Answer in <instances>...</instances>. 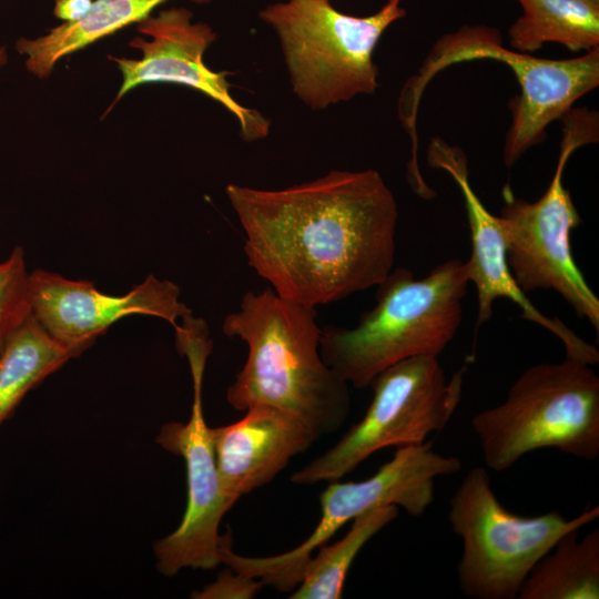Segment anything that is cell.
<instances>
[{"label":"cell","mask_w":599,"mask_h":599,"mask_svg":"<svg viewBox=\"0 0 599 599\" xmlns=\"http://www.w3.org/2000/svg\"><path fill=\"white\" fill-rule=\"evenodd\" d=\"M246 264L282 298L316 308L393 270L397 203L375 170L331 171L281 190L230 183Z\"/></svg>","instance_id":"obj_1"},{"label":"cell","mask_w":599,"mask_h":599,"mask_svg":"<svg viewBox=\"0 0 599 599\" xmlns=\"http://www.w3.org/2000/svg\"><path fill=\"white\" fill-rule=\"evenodd\" d=\"M316 309L290 302L267 287L246 292L223 332L247 346V357L226 389L236 410L255 405L283 409L318 438L338 430L351 410L349 384L321 355Z\"/></svg>","instance_id":"obj_2"},{"label":"cell","mask_w":599,"mask_h":599,"mask_svg":"<svg viewBox=\"0 0 599 599\" xmlns=\"http://www.w3.org/2000/svg\"><path fill=\"white\" fill-rule=\"evenodd\" d=\"M469 284L466 262L440 263L423 278L399 267L376 286V304L352 327L322 328L324 362L355 388L412 357L437 356L455 337Z\"/></svg>","instance_id":"obj_3"},{"label":"cell","mask_w":599,"mask_h":599,"mask_svg":"<svg viewBox=\"0 0 599 599\" xmlns=\"http://www.w3.org/2000/svg\"><path fill=\"white\" fill-rule=\"evenodd\" d=\"M484 461L506 471L522 456L555 448L585 460L599 455V377L566 357L522 372L506 399L471 418Z\"/></svg>","instance_id":"obj_4"},{"label":"cell","mask_w":599,"mask_h":599,"mask_svg":"<svg viewBox=\"0 0 599 599\" xmlns=\"http://www.w3.org/2000/svg\"><path fill=\"white\" fill-rule=\"evenodd\" d=\"M481 59L507 64L520 87V95L510 102L512 120L504 145L507 167L539 144L547 126L599 84V48L572 59H542L504 47L497 29L464 26L434 43L417 73L402 90L399 114L410 136L416 135L419 102L430 80L453 64Z\"/></svg>","instance_id":"obj_5"},{"label":"cell","mask_w":599,"mask_h":599,"mask_svg":"<svg viewBox=\"0 0 599 599\" xmlns=\"http://www.w3.org/2000/svg\"><path fill=\"white\" fill-rule=\"evenodd\" d=\"M403 0L354 17L329 0H288L260 11L281 44L293 92L312 110L373 94L378 87L374 50L385 30L406 16Z\"/></svg>","instance_id":"obj_6"},{"label":"cell","mask_w":599,"mask_h":599,"mask_svg":"<svg viewBox=\"0 0 599 599\" xmlns=\"http://www.w3.org/2000/svg\"><path fill=\"white\" fill-rule=\"evenodd\" d=\"M599 517V506L566 519L559 511L519 516L496 497L483 467L467 471L449 500L448 521L463 542L460 591L474 599H517L534 566L566 534Z\"/></svg>","instance_id":"obj_7"},{"label":"cell","mask_w":599,"mask_h":599,"mask_svg":"<svg viewBox=\"0 0 599 599\" xmlns=\"http://www.w3.org/2000/svg\"><path fill=\"white\" fill-rule=\"evenodd\" d=\"M562 140L554 177L535 202L516 197L508 185L502 189L504 205L498 216L507 246L510 273L526 293L552 290L599 332V300L576 264L571 231L581 217L564 186L565 166L582 145L598 141L599 121L588 109H570L562 118Z\"/></svg>","instance_id":"obj_8"},{"label":"cell","mask_w":599,"mask_h":599,"mask_svg":"<svg viewBox=\"0 0 599 599\" xmlns=\"http://www.w3.org/2000/svg\"><path fill=\"white\" fill-rule=\"evenodd\" d=\"M466 365L447 378L437 356L402 361L378 374L363 418L291 476L297 485L339 480L376 451L424 444L449 423L463 396Z\"/></svg>","instance_id":"obj_9"},{"label":"cell","mask_w":599,"mask_h":599,"mask_svg":"<svg viewBox=\"0 0 599 599\" xmlns=\"http://www.w3.org/2000/svg\"><path fill=\"white\" fill-rule=\"evenodd\" d=\"M461 460L439 454L432 441L398 447L392 459L361 481H329L321 493V519L311 536L297 547L270 557H245L232 549L231 532L222 535L221 564L260 579L282 592L294 590L315 550L327 544L345 525L364 511L394 505L420 517L435 498V479L459 471Z\"/></svg>","instance_id":"obj_10"},{"label":"cell","mask_w":599,"mask_h":599,"mask_svg":"<svg viewBox=\"0 0 599 599\" xmlns=\"http://www.w3.org/2000/svg\"><path fill=\"white\" fill-rule=\"evenodd\" d=\"M204 319L186 318L175 328L176 346L185 355L193 379V404L186 423L163 425L156 436L165 450L181 456L186 468L187 502L177 528L155 541L158 570L175 576L180 570L214 569L221 565L220 524L236 502L223 490L214 448L202 405V383L206 359L212 352Z\"/></svg>","instance_id":"obj_11"},{"label":"cell","mask_w":599,"mask_h":599,"mask_svg":"<svg viewBox=\"0 0 599 599\" xmlns=\"http://www.w3.org/2000/svg\"><path fill=\"white\" fill-rule=\"evenodd\" d=\"M192 17L185 8H170L138 23V30L151 40L134 38L129 43L143 52L141 59L110 57L123 75L114 103L144 83L187 85L224 105L237 119L246 141L265 138L270 121L232 97L225 72H214L204 64V52L217 35L207 23L192 22Z\"/></svg>","instance_id":"obj_12"},{"label":"cell","mask_w":599,"mask_h":599,"mask_svg":"<svg viewBox=\"0 0 599 599\" xmlns=\"http://www.w3.org/2000/svg\"><path fill=\"white\" fill-rule=\"evenodd\" d=\"M179 286L150 274L123 296H110L91 282L73 281L43 270L29 273L31 314L58 342L82 353L109 326L131 314L162 318L173 327L192 314L180 301Z\"/></svg>","instance_id":"obj_13"},{"label":"cell","mask_w":599,"mask_h":599,"mask_svg":"<svg viewBox=\"0 0 599 599\" xmlns=\"http://www.w3.org/2000/svg\"><path fill=\"white\" fill-rule=\"evenodd\" d=\"M428 165L446 171L464 195L470 229L471 253L466 262L469 283L477 294L475 335L493 315L494 302L506 297L518 305L521 317L552 333L562 343L566 357L588 365L599 363L596 346L585 342L560 319L542 314L516 284L508 263L507 246L498 216L493 215L474 192L464 151L436 136L427 149Z\"/></svg>","instance_id":"obj_14"},{"label":"cell","mask_w":599,"mask_h":599,"mask_svg":"<svg viewBox=\"0 0 599 599\" xmlns=\"http://www.w3.org/2000/svg\"><path fill=\"white\" fill-rule=\"evenodd\" d=\"M245 412L233 424L210 427L222 488L234 501L272 481L318 439L283 409L255 405Z\"/></svg>","instance_id":"obj_15"},{"label":"cell","mask_w":599,"mask_h":599,"mask_svg":"<svg viewBox=\"0 0 599 599\" xmlns=\"http://www.w3.org/2000/svg\"><path fill=\"white\" fill-rule=\"evenodd\" d=\"M169 0H94L79 20L63 22L35 39L21 38L16 50L27 55L26 68L39 78L48 77L55 63L99 39L139 23ZM200 4L211 0H192Z\"/></svg>","instance_id":"obj_16"},{"label":"cell","mask_w":599,"mask_h":599,"mask_svg":"<svg viewBox=\"0 0 599 599\" xmlns=\"http://www.w3.org/2000/svg\"><path fill=\"white\" fill-rule=\"evenodd\" d=\"M599 529L562 536L534 566L517 599H598Z\"/></svg>","instance_id":"obj_17"},{"label":"cell","mask_w":599,"mask_h":599,"mask_svg":"<svg viewBox=\"0 0 599 599\" xmlns=\"http://www.w3.org/2000/svg\"><path fill=\"white\" fill-rule=\"evenodd\" d=\"M522 14L510 26L511 49L531 53L546 42L571 51L599 48V6L586 0H517Z\"/></svg>","instance_id":"obj_18"},{"label":"cell","mask_w":599,"mask_h":599,"mask_svg":"<svg viewBox=\"0 0 599 599\" xmlns=\"http://www.w3.org/2000/svg\"><path fill=\"white\" fill-rule=\"evenodd\" d=\"M79 354L53 338L31 314L0 351V425L29 390Z\"/></svg>","instance_id":"obj_19"},{"label":"cell","mask_w":599,"mask_h":599,"mask_svg":"<svg viewBox=\"0 0 599 599\" xmlns=\"http://www.w3.org/2000/svg\"><path fill=\"white\" fill-rule=\"evenodd\" d=\"M398 516L394 505L368 509L354 518L343 538L325 544L305 567L292 599H339L349 568L362 548Z\"/></svg>","instance_id":"obj_20"},{"label":"cell","mask_w":599,"mask_h":599,"mask_svg":"<svg viewBox=\"0 0 599 599\" xmlns=\"http://www.w3.org/2000/svg\"><path fill=\"white\" fill-rule=\"evenodd\" d=\"M31 315L24 251L16 246L0 263V347Z\"/></svg>","instance_id":"obj_21"},{"label":"cell","mask_w":599,"mask_h":599,"mask_svg":"<svg viewBox=\"0 0 599 599\" xmlns=\"http://www.w3.org/2000/svg\"><path fill=\"white\" fill-rule=\"evenodd\" d=\"M260 579L247 577L230 568L219 573L216 580L200 591L192 592L196 599H251L262 589Z\"/></svg>","instance_id":"obj_22"},{"label":"cell","mask_w":599,"mask_h":599,"mask_svg":"<svg viewBox=\"0 0 599 599\" xmlns=\"http://www.w3.org/2000/svg\"><path fill=\"white\" fill-rule=\"evenodd\" d=\"M91 4L92 0H55L53 13L65 22H73L81 19Z\"/></svg>","instance_id":"obj_23"},{"label":"cell","mask_w":599,"mask_h":599,"mask_svg":"<svg viewBox=\"0 0 599 599\" xmlns=\"http://www.w3.org/2000/svg\"><path fill=\"white\" fill-rule=\"evenodd\" d=\"M586 1H588V2H591V3H593V4H598V6H599V0H586Z\"/></svg>","instance_id":"obj_24"},{"label":"cell","mask_w":599,"mask_h":599,"mask_svg":"<svg viewBox=\"0 0 599 599\" xmlns=\"http://www.w3.org/2000/svg\"><path fill=\"white\" fill-rule=\"evenodd\" d=\"M2 347H0V351H1Z\"/></svg>","instance_id":"obj_25"}]
</instances>
